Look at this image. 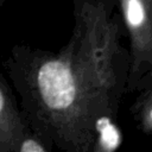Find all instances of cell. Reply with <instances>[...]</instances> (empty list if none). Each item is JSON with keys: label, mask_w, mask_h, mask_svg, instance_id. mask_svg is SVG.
<instances>
[{"label": "cell", "mask_w": 152, "mask_h": 152, "mask_svg": "<svg viewBox=\"0 0 152 152\" xmlns=\"http://www.w3.org/2000/svg\"><path fill=\"white\" fill-rule=\"evenodd\" d=\"M7 0H0V5H2V4H5Z\"/></svg>", "instance_id": "cell-7"}, {"label": "cell", "mask_w": 152, "mask_h": 152, "mask_svg": "<svg viewBox=\"0 0 152 152\" xmlns=\"http://www.w3.org/2000/svg\"><path fill=\"white\" fill-rule=\"evenodd\" d=\"M74 25L58 51L17 44L4 61L30 129L52 150L101 151L116 132L126 93L128 50L121 44L119 12L96 0H72Z\"/></svg>", "instance_id": "cell-1"}, {"label": "cell", "mask_w": 152, "mask_h": 152, "mask_svg": "<svg viewBox=\"0 0 152 152\" xmlns=\"http://www.w3.org/2000/svg\"><path fill=\"white\" fill-rule=\"evenodd\" d=\"M52 148L33 132L28 133L19 144L18 152H50Z\"/></svg>", "instance_id": "cell-5"}, {"label": "cell", "mask_w": 152, "mask_h": 152, "mask_svg": "<svg viewBox=\"0 0 152 152\" xmlns=\"http://www.w3.org/2000/svg\"><path fill=\"white\" fill-rule=\"evenodd\" d=\"M131 106V114L139 131L146 135L152 134V80H147Z\"/></svg>", "instance_id": "cell-4"}, {"label": "cell", "mask_w": 152, "mask_h": 152, "mask_svg": "<svg viewBox=\"0 0 152 152\" xmlns=\"http://www.w3.org/2000/svg\"><path fill=\"white\" fill-rule=\"evenodd\" d=\"M116 8L129 39L126 93H133L152 76V2L116 0Z\"/></svg>", "instance_id": "cell-2"}, {"label": "cell", "mask_w": 152, "mask_h": 152, "mask_svg": "<svg viewBox=\"0 0 152 152\" xmlns=\"http://www.w3.org/2000/svg\"><path fill=\"white\" fill-rule=\"evenodd\" d=\"M31 132L12 88L0 71V152H18L20 141Z\"/></svg>", "instance_id": "cell-3"}, {"label": "cell", "mask_w": 152, "mask_h": 152, "mask_svg": "<svg viewBox=\"0 0 152 152\" xmlns=\"http://www.w3.org/2000/svg\"><path fill=\"white\" fill-rule=\"evenodd\" d=\"M104 10V12L108 14V15H112L114 12L118 11L116 8V0H96ZM152 2V0H148Z\"/></svg>", "instance_id": "cell-6"}]
</instances>
